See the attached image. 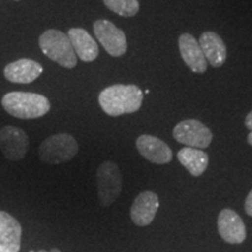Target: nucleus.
I'll list each match as a JSON object with an SVG mask.
<instances>
[{"mask_svg":"<svg viewBox=\"0 0 252 252\" xmlns=\"http://www.w3.org/2000/svg\"><path fill=\"white\" fill-rule=\"evenodd\" d=\"M144 94L134 84H113L100 91L98 103L106 115L119 117L137 112L143 105Z\"/></svg>","mask_w":252,"mask_h":252,"instance_id":"1","label":"nucleus"},{"mask_svg":"<svg viewBox=\"0 0 252 252\" xmlns=\"http://www.w3.org/2000/svg\"><path fill=\"white\" fill-rule=\"evenodd\" d=\"M4 110L19 119H35L47 115L50 110V102L43 94L24 91H12L1 99Z\"/></svg>","mask_w":252,"mask_h":252,"instance_id":"2","label":"nucleus"},{"mask_svg":"<svg viewBox=\"0 0 252 252\" xmlns=\"http://www.w3.org/2000/svg\"><path fill=\"white\" fill-rule=\"evenodd\" d=\"M39 46L47 58L61 67L72 69L77 65V56L68 34L59 30H47L39 37Z\"/></svg>","mask_w":252,"mask_h":252,"instance_id":"3","label":"nucleus"},{"mask_svg":"<svg viewBox=\"0 0 252 252\" xmlns=\"http://www.w3.org/2000/svg\"><path fill=\"white\" fill-rule=\"evenodd\" d=\"M78 153V144L71 134L59 133L48 137L41 143L39 158L49 165L70 161Z\"/></svg>","mask_w":252,"mask_h":252,"instance_id":"4","label":"nucleus"},{"mask_svg":"<svg viewBox=\"0 0 252 252\" xmlns=\"http://www.w3.org/2000/svg\"><path fill=\"white\" fill-rule=\"evenodd\" d=\"M98 200L102 207H109L119 197L123 189V176L117 163L104 161L96 173Z\"/></svg>","mask_w":252,"mask_h":252,"instance_id":"5","label":"nucleus"},{"mask_svg":"<svg viewBox=\"0 0 252 252\" xmlns=\"http://www.w3.org/2000/svg\"><path fill=\"white\" fill-rule=\"evenodd\" d=\"M174 139L187 147L207 149L213 141V133L202 122L197 119H185L175 125Z\"/></svg>","mask_w":252,"mask_h":252,"instance_id":"6","label":"nucleus"},{"mask_svg":"<svg viewBox=\"0 0 252 252\" xmlns=\"http://www.w3.org/2000/svg\"><path fill=\"white\" fill-rule=\"evenodd\" d=\"M94 33L109 55L119 58L127 50L125 33L111 21L99 19L94 23Z\"/></svg>","mask_w":252,"mask_h":252,"instance_id":"7","label":"nucleus"},{"mask_svg":"<svg viewBox=\"0 0 252 252\" xmlns=\"http://www.w3.org/2000/svg\"><path fill=\"white\" fill-rule=\"evenodd\" d=\"M30 149V139L23 128L4 126L0 130V150L11 161L23 160Z\"/></svg>","mask_w":252,"mask_h":252,"instance_id":"8","label":"nucleus"},{"mask_svg":"<svg viewBox=\"0 0 252 252\" xmlns=\"http://www.w3.org/2000/svg\"><path fill=\"white\" fill-rule=\"evenodd\" d=\"M217 229L223 241L229 244H241L247 238V228L242 217L228 208L220 213Z\"/></svg>","mask_w":252,"mask_h":252,"instance_id":"9","label":"nucleus"},{"mask_svg":"<svg viewBox=\"0 0 252 252\" xmlns=\"http://www.w3.org/2000/svg\"><path fill=\"white\" fill-rule=\"evenodd\" d=\"M135 145H137L138 152L149 161L157 165H165V163L171 162L173 158L171 147L158 137L141 134L140 137H138Z\"/></svg>","mask_w":252,"mask_h":252,"instance_id":"10","label":"nucleus"},{"mask_svg":"<svg viewBox=\"0 0 252 252\" xmlns=\"http://www.w3.org/2000/svg\"><path fill=\"white\" fill-rule=\"evenodd\" d=\"M159 196L153 191H143L135 197L131 206V220L138 226H146L153 222L159 209Z\"/></svg>","mask_w":252,"mask_h":252,"instance_id":"11","label":"nucleus"},{"mask_svg":"<svg viewBox=\"0 0 252 252\" xmlns=\"http://www.w3.org/2000/svg\"><path fill=\"white\" fill-rule=\"evenodd\" d=\"M42 72L43 67L39 62L31 59H20L6 65L4 76L12 83L28 84L37 80Z\"/></svg>","mask_w":252,"mask_h":252,"instance_id":"12","label":"nucleus"},{"mask_svg":"<svg viewBox=\"0 0 252 252\" xmlns=\"http://www.w3.org/2000/svg\"><path fill=\"white\" fill-rule=\"evenodd\" d=\"M179 50L186 65L196 74L207 71L208 62L204 58L198 41L189 33H184L179 36Z\"/></svg>","mask_w":252,"mask_h":252,"instance_id":"13","label":"nucleus"},{"mask_svg":"<svg viewBox=\"0 0 252 252\" xmlns=\"http://www.w3.org/2000/svg\"><path fill=\"white\" fill-rule=\"evenodd\" d=\"M21 234L20 223L11 214L0 210V252H19Z\"/></svg>","mask_w":252,"mask_h":252,"instance_id":"14","label":"nucleus"},{"mask_svg":"<svg viewBox=\"0 0 252 252\" xmlns=\"http://www.w3.org/2000/svg\"><path fill=\"white\" fill-rule=\"evenodd\" d=\"M202 53L207 62L214 68H220L226 61V46L222 37L214 32H204L198 39Z\"/></svg>","mask_w":252,"mask_h":252,"instance_id":"15","label":"nucleus"},{"mask_svg":"<svg viewBox=\"0 0 252 252\" xmlns=\"http://www.w3.org/2000/svg\"><path fill=\"white\" fill-rule=\"evenodd\" d=\"M69 40H70L75 54L83 62H93L98 58L99 47L96 41L89 33L83 28H70L68 32Z\"/></svg>","mask_w":252,"mask_h":252,"instance_id":"16","label":"nucleus"},{"mask_svg":"<svg viewBox=\"0 0 252 252\" xmlns=\"http://www.w3.org/2000/svg\"><path fill=\"white\" fill-rule=\"evenodd\" d=\"M178 160L193 176H201L206 172L209 157L202 150L184 147L178 152Z\"/></svg>","mask_w":252,"mask_h":252,"instance_id":"17","label":"nucleus"},{"mask_svg":"<svg viewBox=\"0 0 252 252\" xmlns=\"http://www.w3.org/2000/svg\"><path fill=\"white\" fill-rule=\"evenodd\" d=\"M103 2L110 11L124 18L134 17L140 8L138 0H103Z\"/></svg>","mask_w":252,"mask_h":252,"instance_id":"18","label":"nucleus"},{"mask_svg":"<svg viewBox=\"0 0 252 252\" xmlns=\"http://www.w3.org/2000/svg\"><path fill=\"white\" fill-rule=\"evenodd\" d=\"M244 209H245V213H247L249 216L252 217V189L250 193L248 194L247 200H245Z\"/></svg>","mask_w":252,"mask_h":252,"instance_id":"19","label":"nucleus"},{"mask_svg":"<svg viewBox=\"0 0 252 252\" xmlns=\"http://www.w3.org/2000/svg\"><path fill=\"white\" fill-rule=\"evenodd\" d=\"M245 126L249 130L252 131V111L249 112L247 117H245Z\"/></svg>","mask_w":252,"mask_h":252,"instance_id":"20","label":"nucleus"},{"mask_svg":"<svg viewBox=\"0 0 252 252\" xmlns=\"http://www.w3.org/2000/svg\"><path fill=\"white\" fill-rule=\"evenodd\" d=\"M247 140H248V144L251 145V146H252V131L250 132V133H249Z\"/></svg>","mask_w":252,"mask_h":252,"instance_id":"21","label":"nucleus"},{"mask_svg":"<svg viewBox=\"0 0 252 252\" xmlns=\"http://www.w3.org/2000/svg\"><path fill=\"white\" fill-rule=\"evenodd\" d=\"M31 252H35V251H31ZM37 252H61L59 250V249H53V250H50V251H46V250H40V251H37Z\"/></svg>","mask_w":252,"mask_h":252,"instance_id":"22","label":"nucleus"},{"mask_svg":"<svg viewBox=\"0 0 252 252\" xmlns=\"http://www.w3.org/2000/svg\"><path fill=\"white\" fill-rule=\"evenodd\" d=\"M15 1H19V0H15Z\"/></svg>","mask_w":252,"mask_h":252,"instance_id":"23","label":"nucleus"}]
</instances>
